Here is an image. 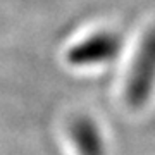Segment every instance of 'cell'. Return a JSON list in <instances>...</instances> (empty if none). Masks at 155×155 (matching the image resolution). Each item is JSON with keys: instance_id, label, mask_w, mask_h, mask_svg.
<instances>
[{"instance_id": "obj_1", "label": "cell", "mask_w": 155, "mask_h": 155, "mask_svg": "<svg viewBox=\"0 0 155 155\" xmlns=\"http://www.w3.org/2000/svg\"><path fill=\"white\" fill-rule=\"evenodd\" d=\"M155 91V24L143 33L124 79V102L141 109Z\"/></svg>"}, {"instance_id": "obj_2", "label": "cell", "mask_w": 155, "mask_h": 155, "mask_svg": "<svg viewBox=\"0 0 155 155\" xmlns=\"http://www.w3.org/2000/svg\"><path fill=\"white\" fill-rule=\"evenodd\" d=\"M122 48V36L114 29H97L78 38L66 50V62L76 69L107 66L117 59Z\"/></svg>"}, {"instance_id": "obj_3", "label": "cell", "mask_w": 155, "mask_h": 155, "mask_svg": "<svg viewBox=\"0 0 155 155\" xmlns=\"http://www.w3.org/2000/svg\"><path fill=\"white\" fill-rule=\"evenodd\" d=\"M67 138L76 155H107L102 126L88 114H79L69 121Z\"/></svg>"}]
</instances>
